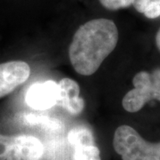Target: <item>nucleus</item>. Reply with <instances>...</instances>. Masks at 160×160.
I'll use <instances>...</instances> for the list:
<instances>
[{
    "label": "nucleus",
    "instance_id": "f257e3e1",
    "mask_svg": "<svg viewBox=\"0 0 160 160\" xmlns=\"http://www.w3.org/2000/svg\"><path fill=\"white\" fill-rule=\"evenodd\" d=\"M118 30L109 19H94L76 31L69 46L72 67L82 76L94 74L117 46Z\"/></svg>",
    "mask_w": 160,
    "mask_h": 160
},
{
    "label": "nucleus",
    "instance_id": "f03ea898",
    "mask_svg": "<svg viewBox=\"0 0 160 160\" xmlns=\"http://www.w3.org/2000/svg\"><path fill=\"white\" fill-rule=\"evenodd\" d=\"M113 147L122 160H160V142H147L127 125L115 131Z\"/></svg>",
    "mask_w": 160,
    "mask_h": 160
},
{
    "label": "nucleus",
    "instance_id": "7ed1b4c3",
    "mask_svg": "<svg viewBox=\"0 0 160 160\" xmlns=\"http://www.w3.org/2000/svg\"><path fill=\"white\" fill-rule=\"evenodd\" d=\"M133 89L123 98V108L128 112H137L146 103L156 99L160 101V69L151 73L141 71L132 79Z\"/></svg>",
    "mask_w": 160,
    "mask_h": 160
},
{
    "label": "nucleus",
    "instance_id": "20e7f679",
    "mask_svg": "<svg viewBox=\"0 0 160 160\" xmlns=\"http://www.w3.org/2000/svg\"><path fill=\"white\" fill-rule=\"evenodd\" d=\"M30 75L29 64L22 61L0 63V98L14 91Z\"/></svg>",
    "mask_w": 160,
    "mask_h": 160
},
{
    "label": "nucleus",
    "instance_id": "39448f33",
    "mask_svg": "<svg viewBox=\"0 0 160 160\" xmlns=\"http://www.w3.org/2000/svg\"><path fill=\"white\" fill-rule=\"evenodd\" d=\"M58 95V84L52 80H48L30 86L25 100L32 109L44 110L50 109L57 103Z\"/></svg>",
    "mask_w": 160,
    "mask_h": 160
},
{
    "label": "nucleus",
    "instance_id": "423d86ee",
    "mask_svg": "<svg viewBox=\"0 0 160 160\" xmlns=\"http://www.w3.org/2000/svg\"><path fill=\"white\" fill-rule=\"evenodd\" d=\"M58 102L70 114H80L85 108V102L80 97V88L75 80L62 78L58 84Z\"/></svg>",
    "mask_w": 160,
    "mask_h": 160
},
{
    "label": "nucleus",
    "instance_id": "0eeeda50",
    "mask_svg": "<svg viewBox=\"0 0 160 160\" xmlns=\"http://www.w3.org/2000/svg\"><path fill=\"white\" fill-rule=\"evenodd\" d=\"M15 140L21 151L22 160H39L44 154V146L38 138L20 134L15 135Z\"/></svg>",
    "mask_w": 160,
    "mask_h": 160
},
{
    "label": "nucleus",
    "instance_id": "6e6552de",
    "mask_svg": "<svg viewBox=\"0 0 160 160\" xmlns=\"http://www.w3.org/2000/svg\"><path fill=\"white\" fill-rule=\"evenodd\" d=\"M68 140L73 147L94 144V138L92 132L85 126H78L71 129L68 135Z\"/></svg>",
    "mask_w": 160,
    "mask_h": 160
},
{
    "label": "nucleus",
    "instance_id": "1a4fd4ad",
    "mask_svg": "<svg viewBox=\"0 0 160 160\" xmlns=\"http://www.w3.org/2000/svg\"><path fill=\"white\" fill-rule=\"evenodd\" d=\"M132 6L149 19L160 16V0H133Z\"/></svg>",
    "mask_w": 160,
    "mask_h": 160
},
{
    "label": "nucleus",
    "instance_id": "9d476101",
    "mask_svg": "<svg viewBox=\"0 0 160 160\" xmlns=\"http://www.w3.org/2000/svg\"><path fill=\"white\" fill-rule=\"evenodd\" d=\"M72 160H102L101 151L95 144L75 146Z\"/></svg>",
    "mask_w": 160,
    "mask_h": 160
},
{
    "label": "nucleus",
    "instance_id": "9b49d317",
    "mask_svg": "<svg viewBox=\"0 0 160 160\" xmlns=\"http://www.w3.org/2000/svg\"><path fill=\"white\" fill-rule=\"evenodd\" d=\"M15 135H5L0 133V160H6L13 148Z\"/></svg>",
    "mask_w": 160,
    "mask_h": 160
},
{
    "label": "nucleus",
    "instance_id": "f8f14e48",
    "mask_svg": "<svg viewBox=\"0 0 160 160\" xmlns=\"http://www.w3.org/2000/svg\"><path fill=\"white\" fill-rule=\"evenodd\" d=\"M99 1L103 7L111 11L129 7L132 5L133 2V0H99Z\"/></svg>",
    "mask_w": 160,
    "mask_h": 160
},
{
    "label": "nucleus",
    "instance_id": "ddd939ff",
    "mask_svg": "<svg viewBox=\"0 0 160 160\" xmlns=\"http://www.w3.org/2000/svg\"><path fill=\"white\" fill-rule=\"evenodd\" d=\"M156 44H157L158 50L160 51V28L158 31V33H157V36H156Z\"/></svg>",
    "mask_w": 160,
    "mask_h": 160
}]
</instances>
